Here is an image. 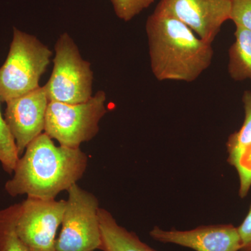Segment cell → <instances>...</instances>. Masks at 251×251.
I'll return each mask as SVG.
<instances>
[{
    "label": "cell",
    "instance_id": "6da1fadb",
    "mask_svg": "<svg viewBox=\"0 0 251 251\" xmlns=\"http://www.w3.org/2000/svg\"><path fill=\"white\" fill-rule=\"evenodd\" d=\"M88 158L78 148L56 146L46 133L38 136L20 157L5 190L11 197L55 200L76 184L87 169Z\"/></svg>",
    "mask_w": 251,
    "mask_h": 251
},
{
    "label": "cell",
    "instance_id": "7a4b0ae2",
    "mask_svg": "<svg viewBox=\"0 0 251 251\" xmlns=\"http://www.w3.org/2000/svg\"><path fill=\"white\" fill-rule=\"evenodd\" d=\"M150 67L158 81L192 82L210 67L212 44L176 18L153 11L145 25Z\"/></svg>",
    "mask_w": 251,
    "mask_h": 251
},
{
    "label": "cell",
    "instance_id": "3957f363",
    "mask_svg": "<svg viewBox=\"0 0 251 251\" xmlns=\"http://www.w3.org/2000/svg\"><path fill=\"white\" fill-rule=\"evenodd\" d=\"M52 52L36 36L14 28L9 53L0 67V100L9 101L35 90Z\"/></svg>",
    "mask_w": 251,
    "mask_h": 251
},
{
    "label": "cell",
    "instance_id": "277c9868",
    "mask_svg": "<svg viewBox=\"0 0 251 251\" xmlns=\"http://www.w3.org/2000/svg\"><path fill=\"white\" fill-rule=\"evenodd\" d=\"M106 94L98 91L88 100L69 104L50 101L46 112L44 133L59 145L78 148L93 139L99 130V122L107 113Z\"/></svg>",
    "mask_w": 251,
    "mask_h": 251
},
{
    "label": "cell",
    "instance_id": "5b68a950",
    "mask_svg": "<svg viewBox=\"0 0 251 251\" xmlns=\"http://www.w3.org/2000/svg\"><path fill=\"white\" fill-rule=\"evenodd\" d=\"M53 69L44 85L50 101L75 104L93 96V72L90 63L82 58L78 48L68 33L59 36L54 46Z\"/></svg>",
    "mask_w": 251,
    "mask_h": 251
},
{
    "label": "cell",
    "instance_id": "8992f818",
    "mask_svg": "<svg viewBox=\"0 0 251 251\" xmlns=\"http://www.w3.org/2000/svg\"><path fill=\"white\" fill-rule=\"evenodd\" d=\"M62 229L55 251H94L101 244L98 199L77 184L67 191Z\"/></svg>",
    "mask_w": 251,
    "mask_h": 251
},
{
    "label": "cell",
    "instance_id": "52a82bcc",
    "mask_svg": "<svg viewBox=\"0 0 251 251\" xmlns=\"http://www.w3.org/2000/svg\"><path fill=\"white\" fill-rule=\"evenodd\" d=\"M65 206L66 201L30 197L19 203L16 230L29 251H55Z\"/></svg>",
    "mask_w": 251,
    "mask_h": 251
},
{
    "label": "cell",
    "instance_id": "ba28073f",
    "mask_svg": "<svg viewBox=\"0 0 251 251\" xmlns=\"http://www.w3.org/2000/svg\"><path fill=\"white\" fill-rule=\"evenodd\" d=\"M154 11L179 20L200 39L213 44L230 20L231 0H160Z\"/></svg>",
    "mask_w": 251,
    "mask_h": 251
},
{
    "label": "cell",
    "instance_id": "9c48e42d",
    "mask_svg": "<svg viewBox=\"0 0 251 251\" xmlns=\"http://www.w3.org/2000/svg\"><path fill=\"white\" fill-rule=\"evenodd\" d=\"M49 102L44 86L6 102L4 121L20 157L28 145L44 133Z\"/></svg>",
    "mask_w": 251,
    "mask_h": 251
},
{
    "label": "cell",
    "instance_id": "30bf717a",
    "mask_svg": "<svg viewBox=\"0 0 251 251\" xmlns=\"http://www.w3.org/2000/svg\"><path fill=\"white\" fill-rule=\"evenodd\" d=\"M156 242L173 244L195 251H239L240 237L232 224L202 226L190 230H165L158 226L150 232Z\"/></svg>",
    "mask_w": 251,
    "mask_h": 251
},
{
    "label": "cell",
    "instance_id": "8fae6325",
    "mask_svg": "<svg viewBox=\"0 0 251 251\" xmlns=\"http://www.w3.org/2000/svg\"><path fill=\"white\" fill-rule=\"evenodd\" d=\"M244 120L242 127L229 135L227 148V162L237 171L239 180V196L247 197L251 188V92L243 94Z\"/></svg>",
    "mask_w": 251,
    "mask_h": 251
},
{
    "label": "cell",
    "instance_id": "7c38bea8",
    "mask_svg": "<svg viewBox=\"0 0 251 251\" xmlns=\"http://www.w3.org/2000/svg\"><path fill=\"white\" fill-rule=\"evenodd\" d=\"M101 244L103 251H157L140 240L135 232L127 230L117 224L116 220L106 209L99 208Z\"/></svg>",
    "mask_w": 251,
    "mask_h": 251
},
{
    "label": "cell",
    "instance_id": "4fadbf2b",
    "mask_svg": "<svg viewBox=\"0 0 251 251\" xmlns=\"http://www.w3.org/2000/svg\"><path fill=\"white\" fill-rule=\"evenodd\" d=\"M234 36L228 52L229 76L237 81L251 79V31L236 27Z\"/></svg>",
    "mask_w": 251,
    "mask_h": 251
},
{
    "label": "cell",
    "instance_id": "5bb4252c",
    "mask_svg": "<svg viewBox=\"0 0 251 251\" xmlns=\"http://www.w3.org/2000/svg\"><path fill=\"white\" fill-rule=\"evenodd\" d=\"M18 209L16 204L0 210V251H29L16 232Z\"/></svg>",
    "mask_w": 251,
    "mask_h": 251
},
{
    "label": "cell",
    "instance_id": "9a60e30c",
    "mask_svg": "<svg viewBox=\"0 0 251 251\" xmlns=\"http://www.w3.org/2000/svg\"><path fill=\"white\" fill-rule=\"evenodd\" d=\"M1 103L0 100V163L3 169L11 174L14 172L20 156L14 138L1 113Z\"/></svg>",
    "mask_w": 251,
    "mask_h": 251
},
{
    "label": "cell",
    "instance_id": "2e32d148",
    "mask_svg": "<svg viewBox=\"0 0 251 251\" xmlns=\"http://www.w3.org/2000/svg\"><path fill=\"white\" fill-rule=\"evenodd\" d=\"M117 17L125 22L131 21L144 10L153 4L155 0H110Z\"/></svg>",
    "mask_w": 251,
    "mask_h": 251
},
{
    "label": "cell",
    "instance_id": "e0dca14e",
    "mask_svg": "<svg viewBox=\"0 0 251 251\" xmlns=\"http://www.w3.org/2000/svg\"><path fill=\"white\" fill-rule=\"evenodd\" d=\"M230 21L251 31V0H231Z\"/></svg>",
    "mask_w": 251,
    "mask_h": 251
},
{
    "label": "cell",
    "instance_id": "ac0fdd59",
    "mask_svg": "<svg viewBox=\"0 0 251 251\" xmlns=\"http://www.w3.org/2000/svg\"><path fill=\"white\" fill-rule=\"evenodd\" d=\"M237 229L241 241L239 251H251V203L247 215Z\"/></svg>",
    "mask_w": 251,
    "mask_h": 251
}]
</instances>
